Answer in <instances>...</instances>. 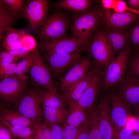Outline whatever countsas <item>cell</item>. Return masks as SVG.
I'll use <instances>...</instances> for the list:
<instances>
[{
  "label": "cell",
  "instance_id": "6da1fadb",
  "mask_svg": "<svg viewBox=\"0 0 139 139\" xmlns=\"http://www.w3.org/2000/svg\"><path fill=\"white\" fill-rule=\"evenodd\" d=\"M102 23L101 10L99 8L75 15L69 28L71 37L90 43Z\"/></svg>",
  "mask_w": 139,
  "mask_h": 139
},
{
  "label": "cell",
  "instance_id": "7a4b0ae2",
  "mask_svg": "<svg viewBox=\"0 0 139 139\" xmlns=\"http://www.w3.org/2000/svg\"><path fill=\"white\" fill-rule=\"evenodd\" d=\"M71 25L69 18L59 11L53 12L48 17L39 29L40 41L52 42L67 37V31Z\"/></svg>",
  "mask_w": 139,
  "mask_h": 139
},
{
  "label": "cell",
  "instance_id": "3957f363",
  "mask_svg": "<svg viewBox=\"0 0 139 139\" xmlns=\"http://www.w3.org/2000/svg\"><path fill=\"white\" fill-rule=\"evenodd\" d=\"M130 51L129 46L120 51L101 72L102 88L105 90L116 86L124 78Z\"/></svg>",
  "mask_w": 139,
  "mask_h": 139
},
{
  "label": "cell",
  "instance_id": "277c9868",
  "mask_svg": "<svg viewBox=\"0 0 139 139\" xmlns=\"http://www.w3.org/2000/svg\"><path fill=\"white\" fill-rule=\"evenodd\" d=\"M93 38L86 51L93 58L95 67L98 71L102 72L114 58V54L103 31L98 29Z\"/></svg>",
  "mask_w": 139,
  "mask_h": 139
},
{
  "label": "cell",
  "instance_id": "5b68a950",
  "mask_svg": "<svg viewBox=\"0 0 139 139\" xmlns=\"http://www.w3.org/2000/svg\"><path fill=\"white\" fill-rule=\"evenodd\" d=\"M41 91L36 88L28 89L15 103V111L32 121L38 123L43 114Z\"/></svg>",
  "mask_w": 139,
  "mask_h": 139
},
{
  "label": "cell",
  "instance_id": "8992f818",
  "mask_svg": "<svg viewBox=\"0 0 139 139\" xmlns=\"http://www.w3.org/2000/svg\"><path fill=\"white\" fill-rule=\"evenodd\" d=\"M89 44L71 53L62 54L42 53L50 72L55 77L60 76L70 69L86 51Z\"/></svg>",
  "mask_w": 139,
  "mask_h": 139
},
{
  "label": "cell",
  "instance_id": "52a82bcc",
  "mask_svg": "<svg viewBox=\"0 0 139 139\" xmlns=\"http://www.w3.org/2000/svg\"><path fill=\"white\" fill-rule=\"evenodd\" d=\"M94 67V61L90 56H82L73 66L60 78L59 84L61 93L66 91Z\"/></svg>",
  "mask_w": 139,
  "mask_h": 139
},
{
  "label": "cell",
  "instance_id": "ba28073f",
  "mask_svg": "<svg viewBox=\"0 0 139 139\" xmlns=\"http://www.w3.org/2000/svg\"><path fill=\"white\" fill-rule=\"evenodd\" d=\"M49 8L47 0H28L24 6L21 15L32 29L37 30L48 17Z\"/></svg>",
  "mask_w": 139,
  "mask_h": 139
},
{
  "label": "cell",
  "instance_id": "9c48e42d",
  "mask_svg": "<svg viewBox=\"0 0 139 139\" xmlns=\"http://www.w3.org/2000/svg\"><path fill=\"white\" fill-rule=\"evenodd\" d=\"M28 89L27 82L13 75L1 79L0 98L8 103H15Z\"/></svg>",
  "mask_w": 139,
  "mask_h": 139
},
{
  "label": "cell",
  "instance_id": "30bf717a",
  "mask_svg": "<svg viewBox=\"0 0 139 139\" xmlns=\"http://www.w3.org/2000/svg\"><path fill=\"white\" fill-rule=\"evenodd\" d=\"M108 96L110 102V115L116 137L120 130L126 127L132 115L129 107L117 93L112 92Z\"/></svg>",
  "mask_w": 139,
  "mask_h": 139
},
{
  "label": "cell",
  "instance_id": "8fae6325",
  "mask_svg": "<svg viewBox=\"0 0 139 139\" xmlns=\"http://www.w3.org/2000/svg\"><path fill=\"white\" fill-rule=\"evenodd\" d=\"M90 43L66 37L54 41H40L38 46L42 53L62 54L72 53Z\"/></svg>",
  "mask_w": 139,
  "mask_h": 139
},
{
  "label": "cell",
  "instance_id": "7c38bea8",
  "mask_svg": "<svg viewBox=\"0 0 139 139\" xmlns=\"http://www.w3.org/2000/svg\"><path fill=\"white\" fill-rule=\"evenodd\" d=\"M29 71L31 81L36 86L41 87L48 90H57L48 66L39 51Z\"/></svg>",
  "mask_w": 139,
  "mask_h": 139
},
{
  "label": "cell",
  "instance_id": "4fadbf2b",
  "mask_svg": "<svg viewBox=\"0 0 139 139\" xmlns=\"http://www.w3.org/2000/svg\"><path fill=\"white\" fill-rule=\"evenodd\" d=\"M101 10L102 23L106 28L124 30L139 20V14L130 12L112 13L109 10Z\"/></svg>",
  "mask_w": 139,
  "mask_h": 139
},
{
  "label": "cell",
  "instance_id": "5bb4252c",
  "mask_svg": "<svg viewBox=\"0 0 139 139\" xmlns=\"http://www.w3.org/2000/svg\"><path fill=\"white\" fill-rule=\"evenodd\" d=\"M116 86L120 97L129 107L136 111L139 108V80L129 77H125Z\"/></svg>",
  "mask_w": 139,
  "mask_h": 139
},
{
  "label": "cell",
  "instance_id": "9a60e30c",
  "mask_svg": "<svg viewBox=\"0 0 139 139\" xmlns=\"http://www.w3.org/2000/svg\"><path fill=\"white\" fill-rule=\"evenodd\" d=\"M98 109L99 128L103 139H112L116 137L110 115V105L108 95H104L100 98Z\"/></svg>",
  "mask_w": 139,
  "mask_h": 139
},
{
  "label": "cell",
  "instance_id": "2e32d148",
  "mask_svg": "<svg viewBox=\"0 0 139 139\" xmlns=\"http://www.w3.org/2000/svg\"><path fill=\"white\" fill-rule=\"evenodd\" d=\"M102 88L101 72L98 71L92 76L84 92L76 101L85 109L92 108Z\"/></svg>",
  "mask_w": 139,
  "mask_h": 139
},
{
  "label": "cell",
  "instance_id": "e0dca14e",
  "mask_svg": "<svg viewBox=\"0 0 139 139\" xmlns=\"http://www.w3.org/2000/svg\"><path fill=\"white\" fill-rule=\"evenodd\" d=\"M98 71L95 66L92 68L66 91L61 93V95L65 101H77L86 89L93 75Z\"/></svg>",
  "mask_w": 139,
  "mask_h": 139
},
{
  "label": "cell",
  "instance_id": "ac0fdd59",
  "mask_svg": "<svg viewBox=\"0 0 139 139\" xmlns=\"http://www.w3.org/2000/svg\"><path fill=\"white\" fill-rule=\"evenodd\" d=\"M105 38L114 54L118 53L129 45L128 34L124 30L106 28L103 31Z\"/></svg>",
  "mask_w": 139,
  "mask_h": 139
},
{
  "label": "cell",
  "instance_id": "d6986e66",
  "mask_svg": "<svg viewBox=\"0 0 139 139\" xmlns=\"http://www.w3.org/2000/svg\"><path fill=\"white\" fill-rule=\"evenodd\" d=\"M26 33L23 30L15 29L12 27L8 28L5 32L1 41L2 48L8 51L17 50L23 47L21 39Z\"/></svg>",
  "mask_w": 139,
  "mask_h": 139
},
{
  "label": "cell",
  "instance_id": "ffe728a7",
  "mask_svg": "<svg viewBox=\"0 0 139 139\" xmlns=\"http://www.w3.org/2000/svg\"><path fill=\"white\" fill-rule=\"evenodd\" d=\"M66 101L69 108V113L63 126H78L81 125L85 120L88 115H86L85 109L76 101L68 100Z\"/></svg>",
  "mask_w": 139,
  "mask_h": 139
},
{
  "label": "cell",
  "instance_id": "44dd1931",
  "mask_svg": "<svg viewBox=\"0 0 139 139\" xmlns=\"http://www.w3.org/2000/svg\"><path fill=\"white\" fill-rule=\"evenodd\" d=\"M0 119L2 122H6L11 125L27 127L32 129L38 123L32 121L16 111L7 109L1 110Z\"/></svg>",
  "mask_w": 139,
  "mask_h": 139
},
{
  "label": "cell",
  "instance_id": "7402d4cb",
  "mask_svg": "<svg viewBox=\"0 0 139 139\" xmlns=\"http://www.w3.org/2000/svg\"><path fill=\"white\" fill-rule=\"evenodd\" d=\"M93 1L90 0H62L53 3L52 5L75 13H84L91 10Z\"/></svg>",
  "mask_w": 139,
  "mask_h": 139
},
{
  "label": "cell",
  "instance_id": "603a6c76",
  "mask_svg": "<svg viewBox=\"0 0 139 139\" xmlns=\"http://www.w3.org/2000/svg\"><path fill=\"white\" fill-rule=\"evenodd\" d=\"M43 114L46 121L59 125H63L69 113L65 107L43 106Z\"/></svg>",
  "mask_w": 139,
  "mask_h": 139
},
{
  "label": "cell",
  "instance_id": "cb8c5ba5",
  "mask_svg": "<svg viewBox=\"0 0 139 139\" xmlns=\"http://www.w3.org/2000/svg\"><path fill=\"white\" fill-rule=\"evenodd\" d=\"M43 106L56 108L65 107L66 104L65 100L57 90H41L40 93Z\"/></svg>",
  "mask_w": 139,
  "mask_h": 139
},
{
  "label": "cell",
  "instance_id": "d4e9b609",
  "mask_svg": "<svg viewBox=\"0 0 139 139\" xmlns=\"http://www.w3.org/2000/svg\"><path fill=\"white\" fill-rule=\"evenodd\" d=\"M38 51L37 48L17 62L14 75L27 82L29 78L25 73L29 71L32 66Z\"/></svg>",
  "mask_w": 139,
  "mask_h": 139
},
{
  "label": "cell",
  "instance_id": "484cf974",
  "mask_svg": "<svg viewBox=\"0 0 139 139\" xmlns=\"http://www.w3.org/2000/svg\"><path fill=\"white\" fill-rule=\"evenodd\" d=\"M88 128L89 139H103L99 128L98 108L90 114Z\"/></svg>",
  "mask_w": 139,
  "mask_h": 139
},
{
  "label": "cell",
  "instance_id": "4316f807",
  "mask_svg": "<svg viewBox=\"0 0 139 139\" xmlns=\"http://www.w3.org/2000/svg\"><path fill=\"white\" fill-rule=\"evenodd\" d=\"M1 123L7 129L11 137L20 139H24L32 136L34 135V130L30 128L12 125L6 122Z\"/></svg>",
  "mask_w": 139,
  "mask_h": 139
},
{
  "label": "cell",
  "instance_id": "83f0119b",
  "mask_svg": "<svg viewBox=\"0 0 139 139\" xmlns=\"http://www.w3.org/2000/svg\"><path fill=\"white\" fill-rule=\"evenodd\" d=\"M18 18L0 6V42L7 30L12 27Z\"/></svg>",
  "mask_w": 139,
  "mask_h": 139
},
{
  "label": "cell",
  "instance_id": "f1b7e54d",
  "mask_svg": "<svg viewBox=\"0 0 139 139\" xmlns=\"http://www.w3.org/2000/svg\"><path fill=\"white\" fill-rule=\"evenodd\" d=\"M25 2L24 0H0V6L18 18L22 14Z\"/></svg>",
  "mask_w": 139,
  "mask_h": 139
},
{
  "label": "cell",
  "instance_id": "f546056e",
  "mask_svg": "<svg viewBox=\"0 0 139 139\" xmlns=\"http://www.w3.org/2000/svg\"><path fill=\"white\" fill-rule=\"evenodd\" d=\"M125 77H131L139 80V52L129 59Z\"/></svg>",
  "mask_w": 139,
  "mask_h": 139
},
{
  "label": "cell",
  "instance_id": "4dcf8cb0",
  "mask_svg": "<svg viewBox=\"0 0 139 139\" xmlns=\"http://www.w3.org/2000/svg\"><path fill=\"white\" fill-rule=\"evenodd\" d=\"M33 129L35 139H51L50 128L46 121L42 124L37 123Z\"/></svg>",
  "mask_w": 139,
  "mask_h": 139
},
{
  "label": "cell",
  "instance_id": "1f68e13d",
  "mask_svg": "<svg viewBox=\"0 0 139 139\" xmlns=\"http://www.w3.org/2000/svg\"><path fill=\"white\" fill-rule=\"evenodd\" d=\"M82 128V124L76 126L67 125L62 127L63 139H76Z\"/></svg>",
  "mask_w": 139,
  "mask_h": 139
},
{
  "label": "cell",
  "instance_id": "d6a6232c",
  "mask_svg": "<svg viewBox=\"0 0 139 139\" xmlns=\"http://www.w3.org/2000/svg\"><path fill=\"white\" fill-rule=\"evenodd\" d=\"M128 35L133 46L137 49H139V20L132 27Z\"/></svg>",
  "mask_w": 139,
  "mask_h": 139
},
{
  "label": "cell",
  "instance_id": "836d02e7",
  "mask_svg": "<svg viewBox=\"0 0 139 139\" xmlns=\"http://www.w3.org/2000/svg\"><path fill=\"white\" fill-rule=\"evenodd\" d=\"M17 62L11 63L3 67L0 68V78L2 79L14 75Z\"/></svg>",
  "mask_w": 139,
  "mask_h": 139
},
{
  "label": "cell",
  "instance_id": "e575fe53",
  "mask_svg": "<svg viewBox=\"0 0 139 139\" xmlns=\"http://www.w3.org/2000/svg\"><path fill=\"white\" fill-rule=\"evenodd\" d=\"M21 41L23 47H26L31 51L38 48L34 38L30 35L25 34L21 38Z\"/></svg>",
  "mask_w": 139,
  "mask_h": 139
},
{
  "label": "cell",
  "instance_id": "d590c367",
  "mask_svg": "<svg viewBox=\"0 0 139 139\" xmlns=\"http://www.w3.org/2000/svg\"><path fill=\"white\" fill-rule=\"evenodd\" d=\"M19 60L10 55L5 50L2 51L0 54V68L3 67L13 62H18Z\"/></svg>",
  "mask_w": 139,
  "mask_h": 139
},
{
  "label": "cell",
  "instance_id": "8d00e7d4",
  "mask_svg": "<svg viewBox=\"0 0 139 139\" xmlns=\"http://www.w3.org/2000/svg\"><path fill=\"white\" fill-rule=\"evenodd\" d=\"M113 10L115 12H130L139 14V11L130 8L125 2L122 0H117Z\"/></svg>",
  "mask_w": 139,
  "mask_h": 139
},
{
  "label": "cell",
  "instance_id": "74e56055",
  "mask_svg": "<svg viewBox=\"0 0 139 139\" xmlns=\"http://www.w3.org/2000/svg\"><path fill=\"white\" fill-rule=\"evenodd\" d=\"M46 122L50 128L51 139H63L62 127L57 124Z\"/></svg>",
  "mask_w": 139,
  "mask_h": 139
},
{
  "label": "cell",
  "instance_id": "f35d334b",
  "mask_svg": "<svg viewBox=\"0 0 139 139\" xmlns=\"http://www.w3.org/2000/svg\"><path fill=\"white\" fill-rule=\"evenodd\" d=\"M6 50L10 55L19 60H21L24 57L32 51H30L25 47H23L17 50Z\"/></svg>",
  "mask_w": 139,
  "mask_h": 139
},
{
  "label": "cell",
  "instance_id": "ab89813d",
  "mask_svg": "<svg viewBox=\"0 0 139 139\" xmlns=\"http://www.w3.org/2000/svg\"><path fill=\"white\" fill-rule=\"evenodd\" d=\"M89 117L82 124L81 130L76 139H89L88 128Z\"/></svg>",
  "mask_w": 139,
  "mask_h": 139
},
{
  "label": "cell",
  "instance_id": "60d3db41",
  "mask_svg": "<svg viewBox=\"0 0 139 139\" xmlns=\"http://www.w3.org/2000/svg\"><path fill=\"white\" fill-rule=\"evenodd\" d=\"M133 132L132 129L124 127L119 132L116 138L117 139H127L133 134Z\"/></svg>",
  "mask_w": 139,
  "mask_h": 139
},
{
  "label": "cell",
  "instance_id": "b9f144b4",
  "mask_svg": "<svg viewBox=\"0 0 139 139\" xmlns=\"http://www.w3.org/2000/svg\"><path fill=\"white\" fill-rule=\"evenodd\" d=\"M117 0H102L100 1V4L102 8L109 10L114 8Z\"/></svg>",
  "mask_w": 139,
  "mask_h": 139
},
{
  "label": "cell",
  "instance_id": "7bdbcfd3",
  "mask_svg": "<svg viewBox=\"0 0 139 139\" xmlns=\"http://www.w3.org/2000/svg\"><path fill=\"white\" fill-rule=\"evenodd\" d=\"M11 137L10 134L7 129L2 123L1 124L0 128V139H11Z\"/></svg>",
  "mask_w": 139,
  "mask_h": 139
},
{
  "label": "cell",
  "instance_id": "ee69618b",
  "mask_svg": "<svg viewBox=\"0 0 139 139\" xmlns=\"http://www.w3.org/2000/svg\"><path fill=\"white\" fill-rule=\"evenodd\" d=\"M127 2L129 7L139 11V0H128Z\"/></svg>",
  "mask_w": 139,
  "mask_h": 139
},
{
  "label": "cell",
  "instance_id": "f6af8a7d",
  "mask_svg": "<svg viewBox=\"0 0 139 139\" xmlns=\"http://www.w3.org/2000/svg\"><path fill=\"white\" fill-rule=\"evenodd\" d=\"M136 117V120L133 131L135 133L139 134V114H137Z\"/></svg>",
  "mask_w": 139,
  "mask_h": 139
},
{
  "label": "cell",
  "instance_id": "bcb514c9",
  "mask_svg": "<svg viewBox=\"0 0 139 139\" xmlns=\"http://www.w3.org/2000/svg\"><path fill=\"white\" fill-rule=\"evenodd\" d=\"M127 139H139V134H133Z\"/></svg>",
  "mask_w": 139,
  "mask_h": 139
},
{
  "label": "cell",
  "instance_id": "7dc6e473",
  "mask_svg": "<svg viewBox=\"0 0 139 139\" xmlns=\"http://www.w3.org/2000/svg\"><path fill=\"white\" fill-rule=\"evenodd\" d=\"M35 139L34 136L30 137L24 139Z\"/></svg>",
  "mask_w": 139,
  "mask_h": 139
},
{
  "label": "cell",
  "instance_id": "c3c4849f",
  "mask_svg": "<svg viewBox=\"0 0 139 139\" xmlns=\"http://www.w3.org/2000/svg\"><path fill=\"white\" fill-rule=\"evenodd\" d=\"M136 111L137 112V114H139V108Z\"/></svg>",
  "mask_w": 139,
  "mask_h": 139
},
{
  "label": "cell",
  "instance_id": "681fc988",
  "mask_svg": "<svg viewBox=\"0 0 139 139\" xmlns=\"http://www.w3.org/2000/svg\"><path fill=\"white\" fill-rule=\"evenodd\" d=\"M112 139H117L116 137H114L112 138Z\"/></svg>",
  "mask_w": 139,
  "mask_h": 139
}]
</instances>
